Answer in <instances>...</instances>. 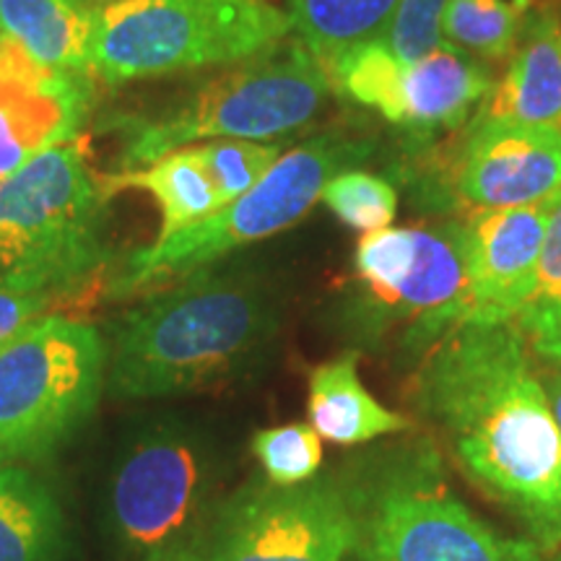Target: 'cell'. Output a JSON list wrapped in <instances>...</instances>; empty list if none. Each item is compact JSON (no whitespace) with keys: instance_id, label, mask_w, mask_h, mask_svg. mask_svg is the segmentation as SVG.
<instances>
[{"instance_id":"1","label":"cell","mask_w":561,"mask_h":561,"mask_svg":"<svg viewBox=\"0 0 561 561\" xmlns=\"http://www.w3.org/2000/svg\"><path fill=\"white\" fill-rule=\"evenodd\" d=\"M413 403L543 557L561 551V430L517 322L447 331L421 354Z\"/></svg>"},{"instance_id":"2","label":"cell","mask_w":561,"mask_h":561,"mask_svg":"<svg viewBox=\"0 0 561 561\" xmlns=\"http://www.w3.org/2000/svg\"><path fill=\"white\" fill-rule=\"evenodd\" d=\"M276 328L278 310L261 280L208 265L149 291L112 322L104 392L153 401L224 385L263 354Z\"/></svg>"},{"instance_id":"3","label":"cell","mask_w":561,"mask_h":561,"mask_svg":"<svg viewBox=\"0 0 561 561\" xmlns=\"http://www.w3.org/2000/svg\"><path fill=\"white\" fill-rule=\"evenodd\" d=\"M227 462L214 439L159 419L123 442L102 494V528L125 561H208Z\"/></svg>"},{"instance_id":"4","label":"cell","mask_w":561,"mask_h":561,"mask_svg":"<svg viewBox=\"0 0 561 561\" xmlns=\"http://www.w3.org/2000/svg\"><path fill=\"white\" fill-rule=\"evenodd\" d=\"M294 32L268 0H115L91 9L87 70L107 83L231 66Z\"/></svg>"},{"instance_id":"5","label":"cell","mask_w":561,"mask_h":561,"mask_svg":"<svg viewBox=\"0 0 561 561\" xmlns=\"http://www.w3.org/2000/svg\"><path fill=\"white\" fill-rule=\"evenodd\" d=\"M107 195L79 140L55 146L0 180V284L79 294L104 265Z\"/></svg>"},{"instance_id":"6","label":"cell","mask_w":561,"mask_h":561,"mask_svg":"<svg viewBox=\"0 0 561 561\" xmlns=\"http://www.w3.org/2000/svg\"><path fill=\"white\" fill-rule=\"evenodd\" d=\"M331 76L301 39L278 42L214 79L180 107L125 125V170L210 140H271L301 128L328 100Z\"/></svg>"},{"instance_id":"7","label":"cell","mask_w":561,"mask_h":561,"mask_svg":"<svg viewBox=\"0 0 561 561\" xmlns=\"http://www.w3.org/2000/svg\"><path fill=\"white\" fill-rule=\"evenodd\" d=\"M107 339L89 322L45 314L0 346V462H39L94 413Z\"/></svg>"},{"instance_id":"8","label":"cell","mask_w":561,"mask_h":561,"mask_svg":"<svg viewBox=\"0 0 561 561\" xmlns=\"http://www.w3.org/2000/svg\"><path fill=\"white\" fill-rule=\"evenodd\" d=\"M367 151L364 140L325 133L280 153L276 164L229 206L178 231L170 240L138 250L112 289L115 294L164 289L208 268L237 248L268 240L294 227L310 214L331 178L343 172L348 161L367 157Z\"/></svg>"},{"instance_id":"9","label":"cell","mask_w":561,"mask_h":561,"mask_svg":"<svg viewBox=\"0 0 561 561\" xmlns=\"http://www.w3.org/2000/svg\"><path fill=\"white\" fill-rule=\"evenodd\" d=\"M359 561H543L530 538L504 536L447 489L432 453L385 466L351 489Z\"/></svg>"},{"instance_id":"10","label":"cell","mask_w":561,"mask_h":561,"mask_svg":"<svg viewBox=\"0 0 561 561\" xmlns=\"http://www.w3.org/2000/svg\"><path fill=\"white\" fill-rule=\"evenodd\" d=\"M356 278L375 325H405V346L424 354L462 325L468 299L466 227H385L356 244Z\"/></svg>"},{"instance_id":"11","label":"cell","mask_w":561,"mask_h":561,"mask_svg":"<svg viewBox=\"0 0 561 561\" xmlns=\"http://www.w3.org/2000/svg\"><path fill=\"white\" fill-rule=\"evenodd\" d=\"M356 538L354 500L335 481H252L224 504L208 561H343Z\"/></svg>"},{"instance_id":"12","label":"cell","mask_w":561,"mask_h":561,"mask_svg":"<svg viewBox=\"0 0 561 561\" xmlns=\"http://www.w3.org/2000/svg\"><path fill=\"white\" fill-rule=\"evenodd\" d=\"M328 76L354 102L421 136L460 128L494 87L473 55L447 42L411 62L396 58L385 42H367L328 62Z\"/></svg>"},{"instance_id":"13","label":"cell","mask_w":561,"mask_h":561,"mask_svg":"<svg viewBox=\"0 0 561 561\" xmlns=\"http://www.w3.org/2000/svg\"><path fill=\"white\" fill-rule=\"evenodd\" d=\"M455 193L471 210L553 206L561 198V130L476 117L458 159Z\"/></svg>"},{"instance_id":"14","label":"cell","mask_w":561,"mask_h":561,"mask_svg":"<svg viewBox=\"0 0 561 561\" xmlns=\"http://www.w3.org/2000/svg\"><path fill=\"white\" fill-rule=\"evenodd\" d=\"M89 104V73L42 66L0 34V180L76 140Z\"/></svg>"},{"instance_id":"15","label":"cell","mask_w":561,"mask_h":561,"mask_svg":"<svg viewBox=\"0 0 561 561\" xmlns=\"http://www.w3.org/2000/svg\"><path fill=\"white\" fill-rule=\"evenodd\" d=\"M551 206L473 208L466 227L468 299L462 322H512L536 286Z\"/></svg>"},{"instance_id":"16","label":"cell","mask_w":561,"mask_h":561,"mask_svg":"<svg viewBox=\"0 0 561 561\" xmlns=\"http://www.w3.org/2000/svg\"><path fill=\"white\" fill-rule=\"evenodd\" d=\"M510 66L483 100L479 117L561 130V19L528 13Z\"/></svg>"},{"instance_id":"17","label":"cell","mask_w":561,"mask_h":561,"mask_svg":"<svg viewBox=\"0 0 561 561\" xmlns=\"http://www.w3.org/2000/svg\"><path fill=\"white\" fill-rule=\"evenodd\" d=\"M307 416L320 439L354 447L385 434L411 430V419L377 401L359 377V356L354 351L310 371Z\"/></svg>"},{"instance_id":"18","label":"cell","mask_w":561,"mask_h":561,"mask_svg":"<svg viewBox=\"0 0 561 561\" xmlns=\"http://www.w3.org/2000/svg\"><path fill=\"white\" fill-rule=\"evenodd\" d=\"M66 559V512L50 483L19 462L0 466V561Z\"/></svg>"},{"instance_id":"19","label":"cell","mask_w":561,"mask_h":561,"mask_svg":"<svg viewBox=\"0 0 561 561\" xmlns=\"http://www.w3.org/2000/svg\"><path fill=\"white\" fill-rule=\"evenodd\" d=\"M0 34L42 66L89 73L91 9L73 0H0Z\"/></svg>"},{"instance_id":"20","label":"cell","mask_w":561,"mask_h":561,"mask_svg":"<svg viewBox=\"0 0 561 561\" xmlns=\"http://www.w3.org/2000/svg\"><path fill=\"white\" fill-rule=\"evenodd\" d=\"M100 182L107 198L121 191H130V187L153 195L161 210L157 242L170 240L172 234H178L185 227H193V224L203 221L221 208L208 174L203 172L191 149L172 151L167 157L151 161V164L110 174Z\"/></svg>"},{"instance_id":"21","label":"cell","mask_w":561,"mask_h":561,"mask_svg":"<svg viewBox=\"0 0 561 561\" xmlns=\"http://www.w3.org/2000/svg\"><path fill=\"white\" fill-rule=\"evenodd\" d=\"M398 0H289V19L299 39L328 70L341 53L382 42Z\"/></svg>"},{"instance_id":"22","label":"cell","mask_w":561,"mask_h":561,"mask_svg":"<svg viewBox=\"0 0 561 561\" xmlns=\"http://www.w3.org/2000/svg\"><path fill=\"white\" fill-rule=\"evenodd\" d=\"M530 0H450L442 39L468 55L507 60L515 53Z\"/></svg>"},{"instance_id":"23","label":"cell","mask_w":561,"mask_h":561,"mask_svg":"<svg viewBox=\"0 0 561 561\" xmlns=\"http://www.w3.org/2000/svg\"><path fill=\"white\" fill-rule=\"evenodd\" d=\"M187 149L208 174L221 208L248 193L280 159L276 144H261V140H210Z\"/></svg>"},{"instance_id":"24","label":"cell","mask_w":561,"mask_h":561,"mask_svg":"<svg viewBox=\"0 0 561 561\" xmlns=\"http://www.w3.org/2000/svg\"><path fill=\"white\" fill-rule=\"evenodd\" d=\"M252 455L261 462L265 481L299 486L312 481L322 466V439L310 424H284L255 432Z\"/></svg>"},{"instance_id":"25","label":"cell","mask_w":561,"mask_h":561,"mask_svg":"<svg viewBox=\"0 0 561 561\" xmlns=\"http://www.w3.org/2000/svg\"><path fill=\"white\" fill-rule=\"evenodd\" d=\"M320 201L333 210L346 227L375 231L390 227L398 214V193L380 174L343 170L322 187Z\"/></svg>"},{"instance_id":"26","label":"cell","mask_w":561,"mask_h":561,"mask_svg":"<svg viewBox=\"0 0 561 561\" xmlns=\"http://www.w3.org/2000/svg\"><path fill=\"white\" fill-rule=\"evenodd\" d=\"M450 0H398L396 13H392L388 32L382 42L388 50L405 62L424 58L439 45L442 39V21Z\"/></svg>"},{"instance_id":"27","label":"cell","mask_w":561,"mask_h":561,"mask_svg":"<svg viewBox=\"0 0 561 561\" xmlns=\"http://www.w3.org/2000/svg\"><path fill=\"white\" fill-rule=\"evenodd\" d=\"M543 310H561V198L551 206L543 250L538 257L536 286L523 312Z\"/></svg>"},{"instance_id":"28","label":"cell","mask_w":561,"mask_h":561,"mask_svg":"<svg viewBox=\"0 0 561 561\" xmlns=\"http://www.w3.org/2000/svg\"><path fill=\"white\" fill-rule=\"evenodd\" d=\"M53 301L55 297L47 291L0 284V346L13 339L21 328L45 318V310L53 307Z\"/></svg>"},{"instance_id":"29","label":"cell","mask_w":561,"mask_h":561,"mask_svg":"<svg viewBox=\"0 0 561 561\" xmlns=\"http://www.w3.org/2000/svg\"><path fill=\"white\" fill-rule=\"evenodd\" d=\"M538 359L561 364V310L523 312L515 318Z\"/></svg>"},{"instance_id":"30","label":"cell","mask_w":561,"mask_h":561,"mask_svg":"<svg viewBox=\"0 0 561 561\" xmlns=\"http://www.w3.org/2000/svg\"><path fill=\"white\" fill-rule=\"evenodd\" d=\"M546 364H549V369H546V375H541V380L546 388V398H549L551 413L561 430V364H551V362Z\"/></svg>"},{"instance_id":"31","label":"cell","mask_w":561,"mask_h":561,"mask_svg":"<svg viewBox=\"0 0 561 561\" xmlns=\"http://www.w3.org/2000/svg\"><path fill=\"white\" fill-rule=\"evenodd\" d=\"M73 3H79V5H83V9H100V5L115 3V0H73Z\"/></svg>"},{"instance_id":"32","label":"cell","mask_w":561,"mask_h":561,"mask_svg":"<svg viewBox=\"0 0 561 561\" xmlns=\"http://www.w3.org/2000/svg\"><path fill=\"white\" fill-rule=\"evenodd\" d=\"M549 561H561V551H557V553H551V557H549Z\"/></svg>"},{"instance_id":"33","label":"cell","mask_w":561,"mask_h":561,"mask_svg":"<svg viewBox=\"0 0 561 561\" xmlns=\"http://www.w3.org/2000/svg\"><path fill=\"white\" fill-rule=\"evenodd\" d=\"M0 466H3V462H0Z\"/></svg>"}]
</instances>
